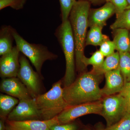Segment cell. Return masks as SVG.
Masks as SVG:
<instances>
[{"mask_svg": "<svg viewBox=\"0 0 130 130\" xmlns=\"http://www.w3.org/2000/svg\"><path fill=\"white\" fill-rule=\"evenodd\" d=\"M91 71L79 74L70 86L63 88V95L69 106L97 101L103 98L99 87L102 76Z\"/></svg>", "mask_w": 130, "mask_h": 130, "instance_id": "cell-1", "label": "cell"}, {"mask_svg": "<svg viewBox=\"0 0 130 130\" xmlns=\"http://www.w3.org/2000/svg\"><path fill=\"white\" fill-rule=\"evenodd\" d=\"M128 2V6L126 9H130V0H127Z\"/></svg>", "mask_w": 130, "mask_h": 130, "instance_id": "cell-32", "label": "cell"}, {"mask_svg": "<svg viewBox=\"0 0 130 130\" xmlns=\"http://www.w3.org/2000/svg\"><path fill=\"white\" fill-rule=\"evenodd\" d=\"M0 90L19 100L33 99L25 85L18 77L2 79Z\"/></svg>", "mask_w": 130, "mask_h": 130, "instance_id": "cell-12", "label": "cell"}, {"mask_svg": "<svg viewBox=\"0 0 130 130\" xmlns=\"http://www.w3.org/2000/svg\"><path fill=\"white\" fill-rule=\"evenodd\" d=\"M90 3L88 1H76L70 12L69 20L72 29L75 43L76 69L80 74L85 72L86 67L82 62L85 56L84 50L88 26Z\"/></svg>", "mask_w": 130, "mask_h": 130, "instance_id": "cell-2", "label": "cell"}, {"mask_svg": "<svg viewBox=\"0 0 130 130\" xmlns=\"http://www.w3.org/2000/svg\"><path fill=\"white\" fill-rule=\"evenodd\" d=\"M19 100L16 98L1 94L0 95V118L6 120L8 116L12 111Z\"/></svg>", "mask_w": 130, "mask_h": 130, "instance_id": "cell-19", "label": "cell"}, {"mask_svg": "<svg viewBox=\"0 0 130 130\" xmlns=\"http://www.w3.org/2000/svg\"><path fill=\"white\" fill-rule=\"evenodd\" d=\"M14 40L10 26H3L0 30V55L10 52L13 47V42Z\"/></svg>", "mask_w": 130, "mask_h": 130, "instance_id": "cell-17", "label": "cell"}, {"mask_svg": "<svg viewBox=\"0 0 130 130\" xmlns=\"http://www.w3.org/2000/svg\"><path fill=\"white\" fill-rule=\"evenodd\" d=\"M116 11L114 6L111 3L106 2L101 7L90 9L88 17V26H98L103 27L106 25V21Z\"/></svg>", "mask_w": 130, "mask_h": 130, "instance_id": "cell-14", "label": "cell"}, {"mask_svg": "<svg viewBox=\"0 0 130 130\" xmlns=\"http://www.w3.org/2000/svg\"><path fill=\"white\" fill-rule=\"evenodd\" d=\"M129 35H130V30H129ZM129 53L130 54V51H129Z\"/></svg>", "mask_w": 130, "mask_h": 130, "instance_id": "cell-33", "label": "cell"}, {"mask_svg": "<svg viewBox=\"0 0 130 130\" xmlns=\"http://www.w3.org/2000/svg\"><path fill=\"white\" fill-rule=\"evenodd\" d=\"M83 1H88L94 5H97L102 3L105 1V0H83Z\"/></svg>", "mask_w": 130, "mask_h": 130, "instance_id": "cell-31", "label": "cell"}, {"mask_svg": "<svg viewBox=\"0 0 130 130\" xmlns=\"http://www.w3.org/2000/svg\"><path fill=\"white\" fill-rule=\"evenodd\" d=\"M61 80L55 83L47 92L35 98L42 120H49L58 116L69 106L63 96Z\"/></svg>", "mask_w": 130, "mask_h": 130, "instance_id": "cell-4", "label": "cell"}, {"mask_svg": "<svg viewBox=\"0 0 130 130\" xmlns=\"http://www.w3.org/2000/svg\"><path fill=\"white\" fill-rule=\"evenodd\" d=\"M119 62V53L117 51L111 55L107 56L101 66L98 67L93 68L91 71L95 74L103 75L118 68Z\"/></svg>", "mask_w": 130, "mask_h": 130, "instance_id": "cell-16", "label": "cell"}, {"mask_svg": "<svg viewBox=\"0 0 130 130\" xmlns=\"http://www.w3.org/2000/svg\"><path fill=\"white\" fill-rule=\"evenodd\" d=\"M6 120L1 118L0 120V130H6Z\"/></svg>", "mask_w": 130, "mask_h": 130, "instance_id": "cell-30", "label": "cell"}, {"mask_svg": "<svg viewBox=\"0 0 130 130\" xmlns=\"http://www.w3.org/2000/svg\"><path fill=\"white\" fill-rule=\"evenodd\" d=\"M104 130H130V113H126L120 120Z\"/></svg>", "mask_w": 130, "mask_h": 130, "instance_id": "cell-23", "label": "cell"}, {"mask_svg": "<svg viewBox=\"0 0 130 130\" xmlns=\"http://www.w3.org/2000/svg\"><path fill=\"white\" fill-rule=\"evenodd\" d=\"M88 130L86 129V130Z\"/></svg>", "mask_w": 130, "mask_h": 130, "instance_id": "cell-34", "label": "cell"}, {"mask_svg": "<svg viewBox=\"0 0 130 130\" xmlns=\"http://www.w3.org/2000/svg\"><path fill=\"white\" fill-rule=\"evenodd\" d=\"M7 120L14 121L42 120L35 99L19 100L18 104L9 113Z\"/></svg>", "mask_w": 130, "mask_h": 130, "instance_id": "cell-9", "label": "cell"}, {"mask_svg": "<svg viewBox=\"0 0 130 130\" xmlns=\"http://www.w3.org/2000/svg\"><path fill=\"white\" fill-rule=\"evenodd\" d=\"M100 51L104 56H109L115 53L116 46L113 41L107 40L100 46Z\"/></svg>", "mask_w": 130, "mask_h": 130, "instance_id": "cell-26", "label": "cell"}, {"mask_svg": "<svg viewBox=\"0 0 130 130\" xmlns=\"http://www.w3.org/2000/svg\"></svg>", "mask_w": 130, "mask_h": 130, "instance_id": "cell-35", "label": "cell"}, {"mask_svg": "<svg viewBox=\"0 0 130 130\" xmlns=\"http://www.w3.org/2000/svg\"><path fill=\"white\" fill-rule=\"evenodd\" d=\"M78 127L75 123H71L58 124L53 126L50 130H77Z\"/></svg>", "mask_w": 130, "mask_h": 130, "instance_id": "cell-29", "label": "cell"}, {"mask_svg": "<svg viewBox=\"0 0 130 130\" xmlns=\"http://www.w3.org/2000/svg\"><path fill=\"white\" fill-rule=\"evenodd\" d=\"M60 4L62 22L69 19L70 12L76 0H59Z\"/></svg>", "mask_w": 130, "mask_h": 130, "instance_id": "cell-24", "label": "cell"}, {"mask_svg": "<svg viewBox=\"0 0 130 130\" xmlns=\"http://www.w3.org/2000/svg\"><path fill=\"white\" fill-rule=\"evenodd\" d=\"M55 35L61 47L66 60V68L63 79L64 87L70 86L75 80V45L69 20L62 22Z\"/></svg>", "mask_w": 130, "mask_h": 130, "instance_id": "cell-3", "label": "cell"}, {"mask_svg": "<svg viewBox=\"0 0 130 130\" xmlns=\"http://www.w3.org/2000/svg\"><path fill=\"white\" fill-rule=\"evenodd\" d=\"M113 42L116 50L119 53L129 52V30L125 29H118L113 30Z\"/></svg>", "mask_w": 130, "mask_h": 130, "instance_id": "cell-15", "label": "cell"}, {"mask_svg": "<svg viewBox=\"0 0 130 130\" xmlns=\"http://www.w3.org/2000/svg\"><path fill=\"white\" fill-rule=\"evenodd\" d=\"M119 94L122 96L124 99L126 112L130 113V82L125 84L123 90Z\"/></svg>", "mask_w": 130, "mask_h": 130, "instance_id": "cell-28", "label": "cell"}, {"mask_svg": "<svg viewBox=\"0 0 130 130\" xmlns=\"http://www.w3.org/2000/svg\"><path fill=\"white\" fill-rule=\"evenodd\" d=\"M19 61L20 68L17 77L25 85L32 98L35 99L42 94L43 77L33 70L24 55H20Z\"/></svg>", "mask_w": 130, "mask_h": 130, "instance_id": "cell-6", "label": "cell"}, {"mask_svg": "<svg viewBox=\"0 0 130 130\" xmlns=\"http://www.w3.org/2000/svg\"><path fill=\"white\" fill-rule=\"evenodd\" d=\"M104 56L100 50H97L93 53L90 58L84 56L82 59V62L87 67L89 65H91L93 68L98 67L102 64L104 60Z\"/></svg>", "mask_w": 130, "mask_h": 130, "instance_id": "cell-22", "label": "cell"}, {"mask_svg": "<svg viewBox=\"0 0 130 130\" xmlns=\"http://www.w3.org/2000/svg\"><path fill=\"white\" fill-rule=\"evenodd\" d=\"M106 2L111 3L115 8L116 18L126 9L128 6L127 0H105Z\"/></svg>", "mask_w": 130, "mask_h": 130, "instance_id": "cell-27", "label": "cell"}, {"mask_svg": "<svg viewBox=\"0 0 130 130\" xmlns=\"http://www.w3.org/2000/svg\"><path fill=\"white\" fill-rule=\"evenodd\" d=\"M101 100L80 105L69 106L58 116L59 124H66L76 119L90 114L101 115L102 110Z\"/></svg>", "mask_w": 130, "mask_h": 130, "instance_id": "cell-8", "label": "cell"}, {"mask_svg": "<svg viewBox=\"0 0 130 130\" xmlns=\"http://www.w3.org/2000/svg\"><path fill=\"white\" fill-rule=\"evenodd\" d=\"M103 28V27L98 26L90 27L86 35L85 46L89 45L100 46L104 42L109 40L108 37L102 34V31Z\"/></svg>", "mask_w": 130, "mask_h": 130, "instance_id": "cell-18", "label": "cell"}, {"mask_svg": "<svg viewBox=\"0 0 130 130\" xmlns=\"http://www.w3.org/2000/svg\"><path fill=\"white\" fill-rule=\"evenodd\" d=\"M58 124H59L58 116L49 120L14 121L6 119V130H50L53 126Z\"/></svg>", "mask_w": 130, "mask_h": 130, "instance_id": "cell-11", "label": "cell"}, {"mask_svg": "<svg viewBox=\"0 0 130 130\" xmlns=\"http://www.w3.org/2000/svg\"><path fill=\"white\" fill-rule=\"evenodd\" d=\"M101 115L107 121L108 126L118 121L126 113L125 101L119 94L106 96L102 100Z\"/></svg>", "mask_w": 130, "mask_h": 130, "instance_id": "cell-7", "label": "cell"}, {"mask_svg": "<svg viewBox=\"0 0 130 130\" xmlns=\"http://www.w3.org/2000/svg\"><path fill=\"white\" fill-rule=\"evenodd\" d=\"M26 1V0H0V10L8 7L17 10L22 9Z\"/></svg>", "mask_w": 130, "mask_h": 130, "instance_id": "cell-25", "label": "cell"}, {"mask_svg": "<svg viewBox=\"0 0 130 130\" xmlns=\"http://www.w3.org/2000/svg\"><path fill=\"white\" fill-rule=\"evenodd\" d=\"M119 53L120 62L119 67L125 84L130 82V54L129 52Z\"/></svg>", "mask_w": 130, "mask_h": 130, "instance_id": "cell-20", "label": "cell"}, {"mask_svg": "<svg viewBox=\"0 0 130 130\" xmlns=\"http://www.w3.org/2000/svg\"><path fill=\"white\" fill-rule=\"evenodd\" d=\"M11 30L16 43L20 52L30 60L37 72L41 74L43 65L47 60L56 59L58 56L48 50L47 47L42 44L28 42L21 36L16 30L11 26Z\"/></svg>", "mask_w": 130, "mask_h": 130, "instance_id": "cell-5", "label": "cell"}, {"mask_svg": "<svg viewBox=\"0 0 130 130\" xmlns=\"http://www.w3.org/2000/svg\"><path fill=\"white\" fill-rule=\"evenodd\" d=\"M112 30L125 29L130 30V9H126L116 18V20L110 26Z\"/></svg>", "mask_w": 130, "mask_h": 130, "instance_id": "cell-21", "label": "cell"}, {"mask_svg": "<svg viewBox=\"0 0 130 130\" xmlns=\"http://www.w3.org/2000/svg\"><path fill=\"white\" fill-rule=\"evenodd\" d=\"M106 83L101 89L103 96H109L119 93L125 85V82L119 68L108 72L104 74Z\"/></svg>", "mask_w": 130, "mask_h": 130, "instance_id": "cell-13", "label": "cell"}, {"mask_svg": "<svg viewBox=\"0 0 130 130\" xmlns=\"http://www.w3.org/2000/svg\"><path fill=\"white\" fill-rule=\"evenodd\" d=\"M20 51L16 46L0 58V76L2 79L17 77L20 68Z\"/></svg>", "mask_w": 130, "mask_h": 130, "instance_id": "cell-10", "label": "cell"}]
</instances>
